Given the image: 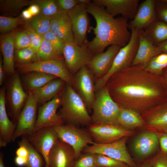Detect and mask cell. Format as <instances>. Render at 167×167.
<instances>
[{
  "label": "cell",
  "instance_id": "obj_52",
  "mask_svg": "<svg viewBox=\"0 0 167 167\" xmlns=\"http://www.w3.org/2000/svg\"><path fill=\"white\" fill-rule=\"evenodd\" d=\"M21 15L23 18L26 20H30L33 17L28 9L23 11Z\"/></svg>",
  "mask_w": 167,
  "mask_h": 167
},
{
  "label": "cell",
  "instance_id": "obj_27",
  "mask_svg": "<svg viewBox=\"0 0 167 167\" xmlns=\"http://www.w3.org/2000/svg\"><path fill=\"white\" fill-rule=\"evenodd\" d=\"M159 143L157 134L152 131L143 133L138 136L134 144V149L139 155L146 156L150 154Z\"/></svg>",
  "mask_w": 167,
  "mask_h": 167
},
{
  "label": "cell",
  "instance_id": "obj_5",
  "mask_svg": "<svg viewBox=\"0 0 167 167\" xmlns=\"http://www.w3.org/2000/svg\"><path fill=\"white\" fill-rule=\"evenodd\" d=\"M130 41L121 47L116 55L109 71L102 78L95 81V90L105 86L109 78L114 73L132 66L139 45V31L131 29Z\"/></svg>",
  "mask_w": 167,
  "mask_h": 167
},
{
  "label": "cell",
  "instance_id": "obj_30",
  "mask_svg": "<svg viewBox=\"0 0 167 167\" xmlns=\"http://www.w3.org/2000/svg\"><path fill=\"white\" fill-rule=\"evenodd\" d=\"M142 31L155 45L167 40V24L159 20Z\"/></svg>",
  "mask_w": 167,
  "mask_h": 167
},
{
  "label": "cell",
  "instance_id": "obj_6",
  "mask_svg": "<svg viewBox=\"0 0 167 167\" xmlns=\"http://www.w3.org/2000/svg\"><path fill=\"white\" fill-rule=\"evenodd\" d=\"M52 127L58 139L73 148L75 152V160L81 155L86 147L94 143L88 130L75 124L67 123L66 125Z\"/></svg>",
  "mask_w": 167,
  "mask_h": 167
},
{
  "label": "cell",
  "instance_id": "obj_34",
  "mask_svg": "<svg viewBox=\"0 0 167 167\" xmlns=\"http://www.w3.org/2000/svg\"><path fill=\"white\" fill-rule=\"evenodd\" d=\"M51 19V17L39 14L30 20L29 25L42 36L50 31Z\"/></svg>",
  "mask_w": 167,
  "mask_h": 167
},
{
  "label": "cell",
  "instance_id": "obj_55",
  "mask_svg": "<svg viewBox=\"0 0 167 167\" xmlns=\"http://www.w3.org/2000/svg\"><path fill=\"white\" fill-rule=\"evenodd\" d=\"M142 167H152V166H149V165H145L144 166H143Z\"/></svg>",
  "mask_w": 167,
  "mask_h": 167
},
{
  "label": "cell",
  "instance_id": "obj_44",
  "mask_svg": "<svg viewBox=\"0 0 167 167\" xmlns=\"http://www.w3.org/2000/svg\"><path fill=\"white\" fill-rule=\"evenodd\" d=\"M56 2L60 11L68 12L79 4L78 0H58Z\"/></svg>",
  "mask_w": 167,
  "mask_h": 167
},
{
  "label": "cell",
  "instance_id": "obj_29",
  "mask_svg": "<svg viewBox=\"0 0 167 167\" xmlns=\"http://www.w3.org/2000/svg\"><path fill=\"white\" fill-rule=\"evenodd\" d=\"M57 77L45 73L33 71L25 74L23 79V87L28 91H32L38 89L55 79Z\"/></svg>",
  "mask_w": 167,
  "mask_h": 167
},
{
  "label": "cell",
  "instance_id": "obj_56",
  "mask_svg": "<svg viewBox=\"0 0 167 167\" xmlns=\"http://www.w3.org/2000/svg\"><path fill=\"white\" fill-rule=\"evenodd\" d=\"M165 1L167 2V0H164Z\"/></svg>",
  "mask_w": 167,
  "mask_h": 167
},
{
  "label": "cell",
  "instance_id": "obj_35",
  "mask_svg": "<svg viewBox=\"0 0 167 167\" xmlns=\"http://www.w3.org/2000/svg\"><path fill=\"white\" fill-rule=\"evenodd\" d=\"M33 4L39 6L40 9L39 14L52 17L60 11L56 0H37L34 1Z\"/></svg>",
  "mask_w": 167,
  "mask_h": 167
},
{
  "label": "cell",
  "instance_id": "obj_2",
  "mask_svg": "<svg viewBox=\"0 0 167 167\" xmlns=\"http://www.w3.org/2000/svg\"><path fill=\"white\" fill-rule=\"evenodd\" d=\"M86 9L96 22V26L90 28L95 36L87 45L93 55L104 52L107 47L112 45L122 47L127 44L131 36L127 19L121 16H112L103 6L92 2L87 5Z\"/></svg>",
  "mask_w": 167,
  "mask_h": 167
},
{
  "label": "cell",
  "instance_id": "obj_43",
  "mask_svg": "<svg viewBox=\"0 0 167 167\" xmlns=\"http://www.w3.org/2000/svg\"><path fill=\"white\" fill-rule=\"evenodd\" d=\"M155 8L157 19L167 24V2L155 0Z\"/></svg>",
  "mask_w": 167,
  "mask_h": 167
},
{
  "label": "cell",
  "instance_id": "obj_20",
  "mask_svg": "<svg viewBox=\"0 0 167 167\" xmlns=\"http://www.w3.org/2000/svg\"><path fill=\"white\" fill-rule=\"evenodd\" d=\"M75 160L73 148L58 139L50 152L49 167H73Z\"/></svg>",
  "mask_w": 167,
  "mask_h": 167
},
{
  "label": "cell",
  "instance_id": "obj_21",
  "mask_svg": "<svg viewBox=\"0 0 167 167\" xmlns=\"http://www.w3.org/2000/svg\"><path fill=\"white\" fill-rule=\"evenodd\" d=\"M155 2L154 0H146L139 4L135 17L128 23L129 28L139 31L156 20Z\"/></svg>",
  "mask_w": 167,
  "mask_h": 167
},
{
  "label": "cell",
  "instance_id": "obj_4",
  "mask_svg": "<svg viewBox=\"0 0 167 167\" xmlns=\"http://www.w3.org/2000/svg\"><path fill=\"white\" fill-rule=\"evenodd\" d=\"M120 109L111 98L106 87L101 88L95 92L91 116L92 123L118 125V118Z\"/></svg>",
  "mask_w": 167,
  "mask_h": 167
},
{
  "label": "cell",
  "instance_id": "obj_10",
  "mask_svg": "<svg viewBox=\"0 0 167 167\" xmlns=\"http://www.w3.org/2000/svg\"><path fill=\"white\" fill-rule=\"evenodd\" d=\"M95 78L87 66L73 75V87L82 99L89 113L95 95Z\"/></svg>",
  "mask_w": 167,
  "mask_h": 167
},
{
  "label": "cell",
  "instance_id": "obj_11",
  "mask_svg": "<svg viewBox=\"0 0 167 167\" xmlns=\"http://www.w3.org/2000/svg\"><path fill=\"white\" fill-rule=\"evenodd\" d=\"M88 131L94 142L98 144L113 142L134 133L118 125L100 122L92 123L88 126Z\"/></svg>",
  "mask_w": 167,
  "mask_h": 167
},
{
  "label": "cell",
  "instance_id": "obj_53",
  "mask_svg": "<svg viewBox=\"0 0 167 167\" xmlns=\"http://www.w3.org/2000/svg\"><path fill=\"white\" fill-rule=\"evenodd\" d=\"M161 75L163 78L167 90V67L164 70Z\"/></svg>",
  "mask_w": 167,
  "mask_h": 167
},
{
  "label": "cell",
  "instance_id": "obj_39",
  "mask_svg": "<svg viewBox=\"0 0 167 167\" xmlns=\"http://www.w3.org/2000/svg\"><path fill=\"white\" fill-rule=\"evenodd\" d=\"M73 167H96L94 154L84 152L75 161Z\"/></svg>",
  "mask_w": 167,
  "mask_h": 167
},
{
  "label": "cell",
  "instance_id": "obj_57",
  "mask_svg": "<svg viewBox=\"0 0 167 167\" xmlns=\"http://www.w3.org/2000/svg\"><path fill=\"white\" fill-rule=\"evenodd\" d=\"M129 167V166H126V167Z\"/></svg>",
  "mask_w": 167,
  "mask_h": 167
},
{
  "label": "cell",
  "instance_id": "obj_18",
  "mask_svg": "<svg viewBox=\"0 0 167 167\" xmlns=\"http://www.w3.org/2000/svg\"><path fill=\"white\" fill-rule=\"evenodd\" d=\"M28 96V94L24 89L19 75L14 74L8 84L7 98L11 113L17 122Z\"/></svg>",
  "mask_w": 167,
  "mask_h": 167
},
{
  "label": "cell",
  "instance_id": "obj_15",
  "mask_svg": "<svg viewBox=\"0 0 167 167\" xmlns=\"http://www.w3.org/2000/svg\"><path fill=\"white\" fill-rule=\"evenodd\" d=\"M60 104L59 95L39 108L35 124L36 131L63 124L64 121L62 117L57 113Z\"/></svg>",
  "mask_w": 167,
  "mask_h": 167
},
{
  "label": "cell",
  "instance_id": "obj_54",
  "mask_svg": "<svg viewBox=\"0 0 167 167\" xmlns=\"http://www.w3.org/2000/svg\"><path fill=\"white\" fill-rule=\"evenodd\" d=\"M4 155L0 152V167H5L3 162Z\"/></svg>",
  "mask_w": 167,
  "mask_h": 167
},
{
  "label": "cell",
  "instance_id": "obj_13",
  "mask_svg": "<svg viewBox=\"0 0 167 167\" xmlns=\"http://www.w3.org/2000/svg\"><path fill=\"white\" fill-rule=\"evenodd\" d=\"M88 5L79 4L67 12L72 26L74 42L77 45L87 46V33L89 28V18L86 6Z\"/></svg>",
  "mask_w": 167,
  "mask_h": 167
},
{
  "label": "cell",
  "instance_id": "obj_32",
  "mask_svg": "<svg viewBox=\"0 0 167 167\" xmlns=\"http://www.w3.org/2000/svg\"><path fill=\"white\" fill-rule=\"evenodd\" d=\"M167 67V53H162L152 58L144 69L154 75H161Z\"/></svg>",
  "mask_w": 167,
  "mask_h": 167
},
{
  "label": "cell",
  "instance_id": "obj_33",
  "mask_svg": "<svg viewBox=\"0 0 167 167\" xmlns=\"http://www.w3.org/2000/svg\"><path fill=\"white\" fill-rule=\"evenodd\" d=\"M62 57L59 55L50 43L43 38L40 47L33 62Z\"/></svg>",
  "mask_w": 167,
  "mask_h": 167
},
{
  "label": "cell",
  "instance_id": "obj_26",
  "mask_svg": "<svg viewBox=\"0 0 167 167\" xmlns=\"http://www.w3.org/2000/svg\"><path fill=\"white\" fill-rule=\"evenodd\" d=\"M65 83L62 79L57 78L32 92L38 104L42 105L59 95Z\"/></svg>",
  "mask_w": 167,
  "mask_h": 167
},
{
  "label": "cell",
  "instance_id": "obj_19",
  "mask_svg": "<svg viewBox=\"0 0 167 167\" xmlns=\"http://www.w3.org/2000/svg\"><path fill=\"white\" fill-rule=\"evenodd\" d=\"M92 2L105 7L106 11L115 17L118 15L127 19H133L137 12L139 0H93Z\"/></svg>",
  "mask_w": 167,
  "mask_h": 167
},
{
  "label": "cell",
  "instance_id": "obj_9",
  "mask_svg": "<svg viewBox=\"0 0 167 167\" xmlns=\"http://www.w3.org/2000/svg\"><path fill=\"white\" fill-rule=\"evenodd\" d=\"M127 137L123 138L110 143L98 144L93 143L88 146L83 152L101 154L122 162L130 167H136L135 164L129 153L126 143Z\"/></svg>",
  "mask_w": 167,
  "mask_h": 167
},
{
  "label": "cell",
  "instance_id": "obj_25",
  "mask_svg": "<svg viewBox=\"0 0 167 167\" xmlns=\"http://www.w3.org/2000/svg\"><path fill=\"white\" fill-rule=\"evenodd\" d=\"M16 34L12 32L1 36L0 48L3 58V66L5 73L8 75H13L15 72L14 49Z\"/></svg>",
  "mask_w": 167,
  "mask_h": 167
},
{
  "label": "cell",
  "instance_id": "obj_49",
  "mask_svg": "<svg viewBox=\"0 0 167 167\" xmlns=\"http://www.w3.org/2000/svg\"><path fill=\"white\" fill-rule=\"evenodd\" d=\"M27 158L16 156L14 159V162L16 165L19 167H22L25 165Z\"/></svg>",
  "mask_w": 167,
  "mask_h": 167
},
{
  "label": "cell",
  "instance_id": "obj_51",
  "mask_svg": "<svg viewBox=\"0 0 167 167\" xmlns=\"http://www.w3.org/2000/svg\"><path fill=\"white\" fill-rule=\"evenodd\" d=\"M156 45L162 53H167V40Z\"/></svg>",
  "mask_w": 167,
  "mask_h": 167
},
{
  "label": "cell",
  "instance_id": "obj_40",
  "mask_svg": "<svg viewBox=\"0 0 167 167\" xmlns=\"http://www.w3.org/2000/svg\"><path fill=\"white\" fill-rule=\"evenodd\" d=\"M20 21L19 17L12 18L0 16V31L2 33L8 32L14 29Z\"/></svg>",
  "mask_w": 167,
  "mask_h": 167
},
{
  "label": "cell",
  "instance_id": "obj_1",
  "mask_svg": "<svg viewBox=\"0 0 167 167\" xmlns=\"http://www.w3.org/2000/svg\"><path fill=\"white\" fill-rule=\"evenodd\" d=\"M105 86L119 107L140 114L167 97L162 76L151 73L138 66H131L114 73Z\"/></svg>",
  "mask_w": 167,
  "mask_h": 167
},
{
  "label": "cell",
  "instance_id": "obj_37",
  "mask_svg": "<svg viewBox=\"0 0 167 167\" xmlns=\"http://www.w3.org/2000/svg\"><path fill=\"white\" fill-rule=\"evenodd\" d=\"M36 51L31 46L17 50L15 52V58L20 64L27 63L33 61Z\"/></svg>",
  "mask_w": 167,
  "mask_h": 167
},
{
  "label": "cell",
  "instance_id": "obj_22",
  "mask_svg": "<svg viewBox=\"0 0 167 167\" xmlns=\"http://www.w3.org/2000/svg\"><path fill=\"white\" fill-rule=\"evenodd\" d=\"M16 124L9 119L6 107V88L0 90V147L6 146L12 141Z\"/></svg>",
  "mask_w": 167,
  "mask_h": 167
},
{
  "label": "cell",
  "instance_id": "obj_42",
  "mask_svg": "<svg viewBox=\"0 0 167 167\" xmlns=\"http://www.w3.org/2000/svg\"><path fill=\"white\" fill-rule=\"evenodd\" d=\"M30 45L29 37L25 31L16 33L15 43V49L19 50L30 46Z\"/></svg>",
  "mask_w": 167,
  "mask_h": 167
},
{
  "label": "cell",
  "instance_id": "obj_48",
  "mask_svg": "<svg viewBox=\"0 0 167 167\" xmlns=\"http://www.w3.org/2000/svg\"><path fill=\"white\" fill-rule=\"evenodd\" d=\"M28 9L33 17L39 15L40 13V9L39 6L36 4H32Z\"/></svg>",
  "mask_w": 167,
  "mask_h": 167
},
{
  "label": "cell",
  "instance_id": "obj_24",
  "mask_svg": "<svg viewBox=\"0 0 167 167\" xmlns=\"http://www.w3.org/2000/svg\"><path fill=\"white\" fill-rule=\"evenodd\" d=\"M139 46L131 66H138L144 68L152 58L162 52L142 30L139 31Z\"/></svg>",
  "mask_w": 167,
  "mask_h": 167
},
{
  "label": "cell",
  "instance_id": "obj_16",
  "mask_svg": "<svg viewBox=\"0 0 167 167\" xmlns=\"http://www.w3.org/2000/svg\"><path fill=\"white\" fill-rule=\"evenodd\" d=\"M140 114L146 128L155 133H167V97Z\"/></svg>",
  "mask_w": 167,
  "mask_h": 167
},
{
  "label": "cell",
  "instance_id": "obj_36",
  "mask_svg": "<svg viewBox=\"0 0 167 167\" xmlns=\"http://www.w3.org/2000/svg\"><path fill=\"white\" fill-rule=\"evenodd\" d=\"M94 159L96 167H125L128 166L124 163L101 154H94Z\"/></svg>",
  "mask_w": 167,
  "mask_h": 167
},
{
  "label": "cell",
  "instance_id": "obj_38",
  "mask_svg": "<svg viewBox=\"0 0 167 167\" xmlns=\"http://www.w3.org/2000/svg\"><path fill=\"white\" fill-rule=\"evenodd\" d=\"M42 37L49 41L58 54L62 56L64 43L56 34L49 31L42 35Z\"/></svg>",
  "mask_w": 167,
  "mask_h": 167
},
{
  "label": "cell",
  "instance_id": "obj_3",
  "mask_svg": "<svg viewBox=\"0 0 167 167\" xmlns=\"http://www.w3.org/2000/svg\"><path fill=\"white\" fill-rule=\"evenodd\" d=\"M59 96L61 108L59 114L63 121L77 126H88L92 123L85 105L72 86L66 83Z\"/></svg>",
  "mask_w": 167,
  "mask_h": 167
},
{
  "label": "cell",
  "instance_id": "obj_17",
  "mask_svg": "<svg viewBox=\"0 0 167 167\" xmlns=\"http://www.w3.org/2000/svg\"><path fill=\"white\" fill-rule=\"evenodd\" d=\"M121 47L118 45H112L105 51L93 55L87 66L93 75L95 81L103 77L109 71Z\"/></svg>",
  "mask_w": 167,
  "mask_h": 167
},
{
  "label": "cell",
  "instance_id": "obj_14",
  "mask_svg": "<svg viewBox=\"0 0 167 167\" xmlns=\"http://www.w3.org/2000/svg\"><path fill=\"white\" fill-rule=\"evenodd\" d=\"M27 137L30 143L43 157L45 167H49L50 152L58 139L53 127L41 128Z\"/></svg>",
  "mask_w": 167,
  "mask_h": 167
},
{
  "label": "cell",
  "instance_id": "obj_12",
  "mask_svg": "<svg viewBox=\"0 0 167 167\" xmlns=\"http://www.w3.org/2000/svg\"><path fill=\"white\" fill-rule=\"evenodd\" d=\"M62 55L66 66L73 75L87 66L93 55L87 46H79L74 42L64 43Z\"/></svg>",
  "mask_w": 167,
  "mask_h": 167
},
{
  "label": "cell",
  "instance_id": "obj_46",
  "mask_svg": "<svg viewBox=\"0 0 167 167\" xmlns=\"http://www.w3.org/2000/svg\"><path fill=\"white\" fill-rule=\"evenodd\" d=\"M158 135L159 143L160 144L161 152L167 155V133H156Z\"/></svg>",
  "mask_w": 167,
  "mask_h": 167
},
{
  "label": "cell",
  "instance_id": "obj_45",
  "mask_svg": "<svg viewBox=\"0 0 167 167\" xmlns=\"http://www.w3.org/2000/svg\"><path fill=\"white\" fill-rule=\"evenodd\" d=\"M152 167H167V155L161 152L151 162Z\"/></svg>",
  "mask_w": 167,
  "mask_h": 167
},
{
  "label": "cell",
  "instance_id": "obj_23",
  "mask_svg": "<svg viewBox=\"0 0 167 167\" xmlns=\"http://www.w3.org/2000/svg\"><path fill=\"white\" fill-rule=\"evenodd\" d=\"M49 31L64 43L74 42L71 22L67 12L60 11L51 17Z\"/></svg>",
  "mask_w": 167,
  "mask_h": 167
},
{
  "label": "cell",
  "instance_id": "obj_7",
  "mask_svg": "<svg viewBox=\"0 0 167 167\" xmlns=\"http://www.w3.org/2000/svg\"><path fill=\"white\" fill-rule=\"evenodd\" d=\"M17 66L23 73L38 71L50 74L62 79L73 87V75L68 70L62 57L19 63Z\"/></svg>",
  "mask_w": 167,
  "mask_h": 167
},
{
  "label": "cell",
  "instance_id": "obj_8",
  "mask_svg": "<svg viewBox=\"0 0 167 167\" xmlns=\"http://www.w3.org/2000/svg\"><path fill=\"white\" fill-rule=\"evenodd\" d=\"M28 92L27 100L16 123L12 141L13 142L18 137L31 135L36 131L35 124L38 103L32 92Z\"/></svg>",
  "mask_w": 167,
  "mask_h": 167
},
{
  "label": "cell",
  "instance_id": "obj_31",
  "mask_svg": "<svg viewBox=\"0 0 167 167\" xmlns=\"http://www.w3.org/2000/svg\"><path fill=\"white\" fill-rule=\"evenodd\" d=\"M18 143V145H22L27 148L28 155L25 167H43L45 166V160L41 155L35 149L28 141L27 136L22 137Z\"/></svg>",
  "mask_w": 167,
  "mask_h": 167
},
{
  "label": "cell",
  "instance_id": "obj_41",
  "mask_svg": "<svg viewBox=\"0 0 167 167\" xmlns=\"http://www.w3.org/2000/svg\"><path fill=\"white\" fill-rule=\"evenodd\" d=\"M25 31L28 35L31 42L30 46L36 52L39 49L43 37L29 25L27 26Z\"/></svg>",
  "mask_w": 167,
  "mask_h": 167
},
{
  "label": "cell",
  "instance_id": "obj_50",
  "mask_svg": "<svg viewBox=\"0 0 167 167\" xmlns=\"http://www.w3.org/2000/svg\"><path fill=\"white\" fill-rule=\"evenodd\" d=\"M5 72L3 66V61L2 58L0 60V85L3 84L5 79Z\"/></svg>",
  "mask_w": 167,
  "mask_h": 167
},
{
  "label": "cell",
  "instance_id": "obj_47",
  "mask_svg": "<svg viewBox=\"0 0 167 167\" xmlns=\"http://www.w3.org/2000/svg\"><path fill=\"white\" fill-rule=\"evenodd\" d=\"M19 147L15 152L16 156L27 158L28 155V151L26 147L24 145H19Z\"/></svg>",
  "mask_w": 167,
  "mask_h": 167
},
{
  "label": "cell",
  "instance_id": "obj_28",
  "mask_svg": "<svg viewBox=\"0 0 167 167\" xmlns=\"http://www.w3.org/2000/svg\"><path fill=\"white\" fill-rule=\"evenodd\" d=\"M118 124L127 129L143 127L145 123L141 114L129 109L120 107L118 118Z\"/></svg>",
  "mask_w": 167,
  "mask_h": 167
}]
</instances>
